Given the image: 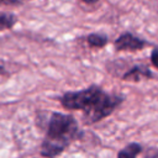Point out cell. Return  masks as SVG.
<instances>
[{"label":"cell","instance_id":"cell-1","mask_svg":"<svg viewBox=\"0 0 158 158\" xmlns=\"http://www.w3.org/2000/svg\"><path fill=\"white\" fill-rule=\"evenodd\" d=\"M123 100V95L107 93L99 85H90L81 90L65 91L59 96V102L65 110L83 112V121L86 125H93L106 118Z\"/></svg>","mask_w":158,"mask_h":158},{"label":"cell","instance_id":"cell-2","mask_svg":"<svg viewBox=\"0 0 158 158\" xmlns=\"http://www.w3.org/2000/svg\"><path fill=\"white\" fill-rule=\"evenodd\" d=\"M84 132L73 115L51 112L46 123V135L41 144V154L46 158H56L73 142L81 139Z\"/></svg>","mask_w":158,"mask_h":158},{"label":"cell","instance_id":"cell-3","mask_svg":"<svg viewBox=\"0 0 158 158\" xmlns=\"http://www.w3.org/2000/svg\"><path fill=\"white\" fill-rule=\"evenodd\" d=\"M148 46V42L131 32L121 33L114 42L116 52H138Z\"/></svg>","mask_w":158,"mask_h":158},{"label":"cell","instance_id":"cell-4","mask_svg":"<svg viewBox=\"0 0 158 158\" xmlns=\"http://www.w3.org/2000/svg\"><path fill=\"white\" fill-rule=\"evenodd\" d=\"M122 80L125 81H133L137 83L142 79H152L154 78V74L152 73V70L144 65V64H136L130 67L123 74H122Z\"/></svg>","mask_w":158,"mask_h":158},{"label":"cell","instance_id":"cell-5","mask_svg":"<svg viewBox=\"0 0 158 158\" xmlns=\"http://www.w3.org/2000/svg\"><path fill=\"white\" fill-rule=\"evenodd\" d=\"M142 151L143 147L139 143L131 142L117 152V158H137V156L141 154Z\"/></svg>","mask_w":158,"mask_h":158},{"label":"cell","instance_id":"cell-6","mask_svg":"<svg viewBox=\"0 0 158 158\" xmlns=\"http://www.w3.org/2000/svg\"><path fill=\"white\" fill-rule=\"evenodd\" d=\"M85 41L88 43V46L90 48H104L107 46L109 43V37L104 33H99V32H94L90 33L85 37Z\"/></svg>","mask_w":158,"mask_h":158},{"label":"cell","instance_id":"cell-7","mask_svg":"<svg viewBox=\"0 0 158 158\" xmlns=\"http://www.w3.org/2000/svg\"><path fill=\"white\" fill-rule=\"evenodd\" d=\"M17 23V16L10 12H0V31L10 30Z\"/></svg>","mask_w":158,"mask_h":158},{"label":"cell","instance_id":"cell-8","mask_svg":"<svg viewBox=\"0 0 158 158\" xmlns=\"http://www.w3.org/2000/svg\"><path fill=\"white\" fill-rule=\"evenodd\" d=\"M141 154H142V158H158V149L157 148H148V149H146L144 153H141Z\"/></svg>","mask_w":158,"mask_h":158},{"label":"cell","instance_id":"cell-9","mask_svg":"<svg viewBox=\"0 0 158 158\" xmlns=\"http://www.w3.org/2000/svg\"><path fill=\"white\" fill-rule=\"evenodd\" d=\"M151 63L156 69H158V46L154 47L151 52Z\"/></svg>","mask_w":158,"mask_h":158},{"label":"cell","instance_id":"cell-10","mask_svg":"<svg viewBox=\"0 0 158 158\" xmlns=\"http://www.w3.org/2000/svg\"><path fill=\"white\" fill-rule=\"evenodd\" d=\"M0 4L10 5V6H17V5H21L22 1L21 0H0Z\"/></svg>","mask_w":158,"mask_h":158},{"label":"cell","instance_id":"cell-11","mask_svg":"<svg viewBox=\"0 0 158 158\" xmlns=\"http://www.w3.org/2000/svg\"><path fill=\"white\" fill-rule=\"evenodd\" d=\"M5 75H7V70L2 64H0V77H5Z\"/></svg>","mask_w":158,"mask_h":158},{"label":"cell","instance_id":"cell-12","mask_svg":"<svg viewBox=\"0 0 158 158\" xmlns=\"http://www.w3.org/2000/svg\"><path fill=\"white\" fill-rule=\"evenodd\" d=\"M79 1H81V2H84V4H86V5H94V4H96L99 0H79Z\"/></svg>","mask_w":158,"mask_h":158}]
</instances>
